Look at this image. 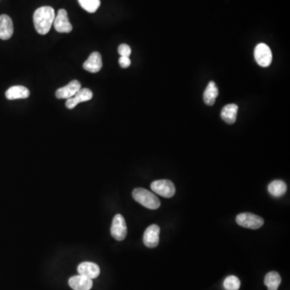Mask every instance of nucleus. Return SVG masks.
<instances>
[{
	"mask_svg": "<svg viewBox=\"0 0 290 290\" xmlns=\"http://www.w3.org/2000/svg\"><path fill=\"white\" fill-rule=\"evenodd\" d=\"M55 11L49 6L39 7L34 12L33 23L36 31L40 35L47 34L55 20Z\"/></svg>",
	"mask_w": 290,
	"mask_h": 290,
	"instance_id": "1",
	"label": "nucleus"
},
{
	"mask_svg": "<svg viewBox=\"0 0 290 290\" xmlns=\"http://www.w3.org/2000/svg\"><path fill=\"white\" fill-rule=\"evenodd\" d=\"M132 197L137 203L150 210H156L161 206L160 199L144 188H136L132 192Z\"/></svg>",
	"mask_w": 290,
	"mask_h": 290,
	"instance_id": "2",
	"label": "nucleus"
},
{
	"mask_svg": "<svg viewBox=\"0 0 290 290\" xmlns=\"http://www.w3.org/2000/svg\"><path fill=\"white\" fill-rule=\"evenodd\" d=\"M236 223L243 228L252 230L259 229L263 225V219L261 217L252 213H241L236 217Z\"/></svg>",
	"mask_w": 290,
	"mask_h": 290,
	"instance_id": "3",
	"label": "nucleus"
},
{
	"mask_svg": "<svg viewBox=\"0 0 290 290\" xmlns=\"http://www.w3.org/2000/svg\"><path fill=\"white\" fill-rule=\"evenodd\" d=\"M151 189L153 192L164 197L165 199L172 198L176 192L175 185L170 180L154 181L151 184Z\"/></svg>",
	"mask_w": 290,
	"mask_h": 290,
	"instance_id": "4",
	"label": "nucleus"
},
{
	"mask_svg": "<svg viewBox=\"0 0 290 290\" xmlns=\"http://www.w3.org/2000/svg\"><path fill=\"white\" fill-rule=\"evenodd\" d=\"M111 233L112 237L118 241H122L125 239L127 236V228L125 219L123 215L118 214L114 217L111 228Z\"/></svg>",
	"mask_w": 290,
	"mask_h": 290,
	"instance_id": "5",
	"label": "nucleus"
},
{
	"mask_svg": "<svg viewBox=\"0 0 290 290\" xmlns=\"http://www.w3.org/2000/svg\"><path fill=\"white\" fill-rule=\"evenodd\" d=\"M254 56L258 65L262 67H268L272 63V51L270 48L263 43L257 45L255 49Z\"/></svg>",
	"mask_w": 290,
	"mask_h": 290,
	"instance_id": "6",
	"label": "nucleus"
},
{
	"mask_svg": "<svg viewBox=\"0 0 290 290\" xmlns=\"http://www.w3.org/2000/svg\"><path fill=\"white\" fill-rule=\"evenodd\" d=\"M54 28L57 31L60 33H69L73 30V26L68 18L67 11L60 9L55 17L54 22Z\"/></svg>",
	"mask_w": 290,
	"mask_h": 290,
	"instance_id": "7",
	"label": "nucleus"
},
{
	"mask_svg": "<svg viewBox=\"0 0 290 290\" xmlns=\"http://www.w3.org/2000/svg\"><path fill=\"white\" fill-rule=\"evenodd\" d=\"M161 229L159 226L152 224L145 230L144 233L143 241L147 248H154L159 244V234Z\"/></svg>",
	"mask_w": 290,
	"mask_h": 290,
	"instance_id": "8",
	"label": "nucleus"
},
{
	"mask_svg": "<svg viewBox=\"0 0 290 290\" xmlns=\"http://www.w3.org/2000/svg\"><path fill=\"white\" fill-rule=\"evenodd\" d=\"M92 98H93V93L90 89L88 88L81 89L79 91L77 92L74 97L68 98L65 103V107L69 110L74 109V107L79 103L89 101Z\"/></svg>",
	"mask_w": 290,
	"mask_h": 290,
	"instance_id": "9",
	"label": "nucleus"
},
{
	"mask_svg": "<svg viewBox=\"0 0 290 290\" xmlns=\"http://www.w3.org/2000/svg\"><path fill=\"white\" fill-rule=\"evenodd\" d=\"M81 89H82L81 83L78 80H73L65 87L59 88L55 94L58 98L68 99V98L74 97L77 92L79 91Z\"/></svg>",
	"mask_w": 290,
	"mask_h": 290,
	"instance_id": "10",
	"label": "nucleus"
},
{
	"mask_svg": "<svg viewBox=\"0 0 290 290\" xmlns=\"http://www.w3.org/2000/svg\"><path fill=\"white\" fill-rule=\"evenodd\" d=\"M79 275L88 277L89 279H95L100 274V268L96 263L92 262H83L78 267Z\"/></svg>",
	"mask_w": 290,
	"mask_h": 290,
	"instance_id": "11",
	"label": "nucleus"
},
{
	"mask_svg": "<svg viewBox=\"0 0 290 290\" xmlns=\"http://www.w3.org/2000/svg\"><path fill=\"white\" fill-rule=\"evenodd\" d=\"M14 32L12 20L7 15L0 16V39L7 40L11 38Z\"/></svg>",
	"mask_w": 290,
	"mask_h": 290,
	"instance_id": "12",
	"label": "nucleus"
},
{
	"mask_svg": "<svg viewBox=\"0 0 290 290\" xmlns=\"http://www.w3.org/2000/svg\"><path fill=\"white\" fill-rule=\"evenodd\" d=\"M103 67L102 56L98 52H94L83 64V68L90 73H98Z\"/></svg>",
	"mask_w": 290,
	"mask_h": 290,
	"instance_id": "13",
	"label": "nucleus"
},
{
	"mask_svg": "<svg viewBox=\"0 0 290 290\" xmlns=\"http://www.w3.org/2000/svg\"><path fill=\"white\" fill-rule=\"evenodd\" d=\"M69 286L74 290H89L93 287V281L88 277L78 275L69 278Z\"/></svg>",
	"mask_w": 290,
	"mask_h": 290,
	"instance_id": "14",
	"label": "nucleus"
},
{
	"mask_svg": "<svg viewBox=\"0 0 290 290\" xmlns=\"http://www.w3.org/2000/svg\"><path fill=\"white\" fill-rule=\"evenodd\" d=\"M8 100H15L20 98H27L30 95L29 89L23 86H14L10 87L5 93Z\"/></svg>",
	"mask_w": 290,
	"mask_h": 290,
	"instance_id": "15",
	"label": "nucleus"
},
{
	"mask_svg": "<svg viewBox=\"0 0 290 290\" xmlns=\"http://www.w3.org/2000/svg\"><path fill=\"white\" fill-rule=\"evenodd\" d=\"M238 106L236 104H228L222 109L221 118L228 124H233L236 121Z\"/></svg>",
	"mask_w": 290,
	"mask_h": 290,
	"instance_id": "16",
	"label": "nucleus"
},
{
	"mask_svg": "<svg viewBox=\"0 0 290 290\" xmlns=\"http://www.w3.org/2000/svg\"><path fill=\"white\" fill-rule=\"evenodd\" d=\"M218 95L219 89L217 88L215 83L214 82H210L203 94V99L205 104L208 106L214 105Z\"/></svg>",
	"mask_w": 290,
	"mask_h": 290,
	"instance_id": "17",
	"label": "nucleus"
},
{
	"mask_svg": "<svg viewBox=\"0 0 290 290\" xmlns=\"http://www.w3.org/2000/svg\"><path fill=\"white\" fill-rule=\"evenodd\" d=\"M268 192L276 198L283 196L287 191V185L281 180H276L271 182L268 186Z\"/></svg>",
	"mask_w": 290,
	"mask_h": 290,
	"instance_id": "18",
	"label": "nucleus"
},
{
	"mask_svg": "<svg viewBox=\"0 0 290 290\" xmlns=\"http://www.w3.org/2000/svg\"><path fill=\"white\" fill-rule=\"evenodd\" d=\"M281 283V277L279 273L272 271L266 274L264 277V285L267 286L268 290H277Z\"/></svg>",
	"mask_w": 290,
	"mask_h": 290,
	"instance_id": "19",
	"label": "nucleus"
},
{
	"mask_svg": "<svg viewBox=\"0 0 290 290\" xmlns=\"http://www.w3.org/2000/svg\"><path fill=\"white\" fill-rule=\"evenodd\" d=\"M81 7L89 13H94L100 7V0H78Z\"/></svg>",
	"mask_w": 290,
	"mask_h": 290,
	"instance_id": "20",
	"label": "nucleus"
},
{
	"mask_svg": "<svg viewBox=\"0 0 290 290\" xmlns=\"http://www.w3.org/2000/svg\"><path fill=\"white\" fill-rule=\"evenodd\" d=\"M223 287L226 290H239L240 288V281L235 276H229L224 280Z\"/></svg>",
	"mask_w": 290,
	"mask_h": 290,
	"instance_id": "21",
	"label": "nucleus"
},
{
	"mask_svg": "<svg viewBox=\"0 0 290 290\" xmlns=\"http://www.w3.org/2000/svg\"><path fill=\"white\" fill-rule=\"evenodd\" d=\"M118 53L121 57H127L129 58L130 55L132 54V49L130 48L129 45L126 44H122L118 48Z\"/></svg>",
	"mask_w": 290,
	"mask_h": 290,
	"instance_id": "22",
	"label": "nucleus"
},
{
	"mask_svg": "<svg viewBox=\"0 0 290 290\" xmlns=\"http://www.w3.org/2000/svg\"><path fill=\"white\" fill-rule=\"evenodd\" d=\"M118 63H119L121 67L126 69V68L129 67L131 65V60L127 57H120L119 60H118Z\"/></svg>",
	"mask_w": 290,
	"mask_h": 290,
	"instance_id": "23",
	"label": "nucleus"
}]
</instances>
